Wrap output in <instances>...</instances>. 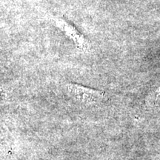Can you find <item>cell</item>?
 <instances>
[{
	"label": "cell",
	"instance_id": "cell-1",
	"mask_svg": "<svg viewBox=\"0 0 160 160\" xmlns=\"http://www.w3.org/2000/svg\"><path fill=\"white\" fill-rule=\"evenodd\" d=\"M64 90L73 102L82 106H95L105 101V91L85 87L77 83L67 82L64 84Z\"/></svg>",
	"mask_w": 160,
	"mask_h": 160
},
{
	"label": "cell",
	"instance_id": "cell-2",
	"mask_svg": "<svg viewBox=\"0 0 160 160\" xmlns=\"http://www.w3.org/2000/svg\"><path fill=\"white\" fill-rule=\"evenodd\" d=\"M53 23L59 28L66 36L69 37L70 39L73 40L75 45L79 50L87 51L91 48V43L83 34L79 33L77 29L71 25L67 21L62 18H55L53 19Z\"/></svg>",
	"mask_w": 160,
	"mask_h": 160
},
{
	"label": "cell",
	"instance_id": "cell-3",
	"mask_svg": "<svg viewBox=\"0 0 160 160\" xmlns=\"http://www.w3.org/2000/svg\"><path fill=\"white\" fill-rule=\"evenodd\" d=\"M153 160H160V155H159V156H158L157 157H156L155 159H153Z\"/></svg>",
	"mask_w": 160,
	"mask_h": 160
}]
</instances>
